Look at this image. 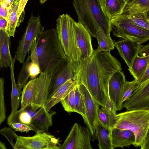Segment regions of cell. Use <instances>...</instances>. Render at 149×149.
Segmentation results:
<instances>
[{"instance_id":"cell-43","label":"cell","mask_w":149,"mask_h":149,"mask_svg":"<svg viewBox=\"0 0 149 149\" xmlns=\"http://www.w3.org/2000/svg\"><path fill=\"white\" fill-rule=\"evenodd\" d=\"M148 79H149V66L147 68L141 79L138 81L142 84Z\"/></svg>"},{"instance_id":"cell-39","label":"cell","mask_w":149,"mask_h":149,"mask_svg":"<svg viewBox=\"0 0 149 149\" xmlns=\"http://www.w3.org/2000/svg\"><path fill=\"white\" fill-rule=\"evenodd\" d=\"M138 54L142 57L149 56V44L145 45H141L139 49Z\"/></svg>"},{"instance_id":"cell-12","label":"cell","mask_w":149,"mask_h":149,"mask_svg":"<svg viewBox=\"0 0 149 149\" xmlns=\"http://www.w3.org/2000/svg\"><path fill=\"white\" fill-rule=\"evenodd\" d=\"M79 61L69 59L67 62L50 76L47 100L50 99L57 89L67 80H73L74 73Z\"/></svg>"},{"instance_id":"cell-16","label":"cell","mask_w":149,"mask_h":149,"mask_svg":"<svg viewBox=\"0 0 149 149\" xmlns=\"http://www.w3.org/2000/svg\"><path fill=\"white\" fill-rule=\"evenodd\" d=\"M109 135L112 149L129 147L135 141L134 134L129 130L113 127L109 131Z\"/></svg>"},{"instance_id":"cell-45","label":"cell","mask_w":149,"mask_h":149,"mask_svg":"<svg viewBox=\"0 0 149 149\" xmlns=\"http://www.w3.org/2000/svg\"><path fill=\"white\" fill-rule=\"evenodd\" d=\"M6 148L5 143L0 140V149H6Z\"/></svg>"},{"instance_id":"cell-6","label":"cell","mask_w":149,"mask_h":149,"mask_svg":"<svg viewBox=\"0 0 149 149\" xmlns=\"http://www.w3.org/2000/svg\"><path fill=\"white\" fill-rule=\"evenodd\" d=\"M75 21L67 14L60 15L56 20V30L65 54L70 60L79 61L81 54L75 35Z\"/></svg>"},{"instance_id":"cell-2","label":"cell","mask_w":149,"mask_h":149,"mask_svg":"<svg viewBox=\"0 0 149 149\" xmlns=\"http://www.w3.org/2000/svg\"><path fill=\"white\" fill-rule=\"evenodd\" d=\"M34 48L41 72L50 76L69 59L62 48L56 29L41 33L35 43Z\"/></svg>"},{"instance_id":"cell-3","label":"cell","mask_w":149,"mask_h":149,"mask_svg":"<svg viewBox=\"0 0 149 149\" xmlns=\"http://www.w3.org/2000/svg\"><path fill=\"white\" fill-rule=\"evenodd\" d=\"M78 19L91 36L95 38L97 30L100 29L110 37V21L103 12L100 0H72Z\"/></svg>"},{"instance_id":"cell-38","label":"cell","mask_w":149,"mask_h":149,"mask_svg":"<svg viewBox=\"0 0 149 149\" xmlns=\"http://www.w3.org/2000/svg\"><path fill=\"white\" fill-rule=\"evenodd\" d=\"M29 71L31 79L36 78L41 72L39 64L31 61L29 66Z\"/></svg>"},{"instance_id":"cell-46","label":"cell","mask_w":149,"mask_h":149,"mask_svg":"<svg viewBox=\"0 0 149 149\" xmlns=\"http://www.w3.org/2000/svg\"><path fill=\"white\" fill-rule=\"evenodd\" d=\"M47 0H39L40 2V3L42 4L46 2Z\"/></svg>"},{"instance_id":"cell-36","label":"cell","mask_w":149,"mask_h":149,"mask_svg":"<svg viewBox=\"0 0 149 149\" xmlns=\"http://www.w3.org/2000/svg\"><path fill=\"white\" fill-rule=\"evenodd\" d=\"M13 129L10 127H5L0 130V134L4 136L13 148L15 149V143L13 142V140H14L16 141L18 136Z\"/></svg>"},{"instance_id":"cell-44","label":"cell","mask_w":149,"mask_h":149,"mask_svg":"<svg viewBox=\"0 0 149 149\" xmlns=\"http://www.w3.org/2000/svg\"><path fill=\"white\" fill-rule=\"evenodd\" d=\"M0 1L9 10L14 3V0H0Z\"/></svg>"},{"instance_id":"cell-7","label":"cell","mask_w":149,"mask_h":149,"mask_svg":"<svg viewBox=\"0 0 149 149\" xmlns=\"http://www.w3.org/2000/svg\"><path fill=\"white\" fill-rule=\"evenodd\" d=\"M114 36L141 45L149 39V31L131 23L122 14L110 21Z\"/></svg>"},{"instance_id":"cell-47","label":"cell","mask_w":149,"mask_h":149,"mask_svg":"<svg viewBox=\"0 0 149 149\" xmlns=\"http://www.w3.org/2000/svg\"><path fill=\"white\" fill-rule=\"evenodd\" d=\"M20 0H14V4H17L19 3Z\"/></svg>"},{"instance_id":"cell-27","label":"cell","mask_w":149,"mask_h":149,"mask_svg":"<svg viewBox=\"0 0 149 149\" xmlns=\"http://www.w3.org/2000/svg\"><path fill=\"white\" fill-rule=\"evenodd\" d=\"M125 15L130 23L149 31V11Z\"/></svg>"},{"instance_id":"cell-14","label":"cell","mask_w":149,"mask_h":149,"mask_svg":"<svg viewBox=\"0 0 149 149\" xmlns=\"http://www.w3.org/2000/svg\"><path fill=\"white\" fill-rule=\"evenodd\" d=\"M125 75L122 71L115 73L110 77L108 84L107 96L109 97L116 111L123 108L122 100Z\"/></svg>"},{"instance_id":"cell-26","label":"cell","mask_w":149,"mask_h":149,"mask_svg":"<svg viewBox=\"0 0 149 149\" xmlns=\"http://www.w3.org/2000/svg\"><path fill=\"white\" fill-rule=\"evenodd\" d=\"M149 11V0H133L128 2L123 14L131 15Z\"/></svg>"},{"instance_id":"cell-9","label":"cell","mask_w":149,"mask_h":149,"mask_svg":"<svg viewBox=\"0 0 149 149\" xmlns=\"http://www.w3.org/2000/svg\"><path fill=\"white\" fill-rule=\"evenodd\" d=\"M36 133L30 137L18 136L15 149H61L58 139L46 132Z\"/></svg>"},{"instance_id":"cell-24","label":"cell","mask_w":149,"mask_h":149,"mask_svg":"<svg viewBox=\"0 0 149 149\" xmlns=\"http://www.w3.org/2000/svg\"><path fill=\"white\" fill-rule=\"evenodd\" d=\"M116 111L114 108L102 107L99 108V119L103 126L109 131L113 128L117 120Z\"/></svg>"},{"instance_id":"cell-22","label":"cell","mask_w":149,"mask_h":149,"mask_svg":"<svg viewBox=\"0 0 149 149\" xmlns=\"http://www.w3.org/2000/svg\"><path fill=\"white\" fill-rule=\"evenodd\" d=\"M10 36L8 31L0 29V67L7 68L10 64Z\"/></svg>"},{"instance_id":"cell-37","label":"cell","mask_w":149,"mask_h":149,"mask_svg":"<svg viewBox=\"0 0 149 149\" xmlns=\"http://www.w3.org/2000/svg\"><path fill=\"white\" fill-rule=\"evenodd\" d=\"M9 126L15 131L21 132H26L27 133L29 131H33V128L30 126L21 123H13Z\"/></svg>"},{"instance_id":"cell-31","label":"cell","mask_w":149,"mask_h":149,"mask_svg":"<svg viewBox=\"0 0 149 149\" xmlns=\"http://www.w3.org/2000/svg\"><path fill=\"white\" fill-rule=\"evenodd\" d=\"M31 62L30 56L29 55L26 61L23 63L22 69L18 75L17 85L18 88L20 89L26 84L30 77L29 66Z\"/></svg>"},{"instance_id":"cell-34","label":"cell","mask_w":149,"mask_h":149,"mask_svg":"<svg viewBox=\"0 0 149 149\" xmlns=\"http://www.w3.org/2000/svg\"><path fill=\"white\" fill-rule=\"evenodd\" d=\"M141 84L135 79L131 81H126L123 89L122 100L123 103L128 98L132 93Z\"/></svg>"},{"instance_id":"cell-4","label":"cell","mask_w":149,"mask_h":149,"mask_svg":"<svg viewBox=\"0 0 149 149\" xmlns=\"http://www.w3.org/2000/svg\"><path fill=\"white\" fill-rule=\"evenodd\" d=\"M117 116L113 127L131 131L135 136L133 145L149 149V109L127 111L118 114Z\"/></svg>"},{"instance_id":"cell-23","label":"cell","mask_w":149,"mask_h":149,"mask_svg":"<svg viewBox=\"0 0 149 149\" xmlns=\"http://www.w3.org/2000/svg\"><path fill=\"white\" fill-rule=\"evenodd\" d=\"M15 58L10 57V68L12 83V90L11 93V111H17L18 108L21 100L22 91L17 87L16 83L14 74V66L15 61Z\"/></svg>"},{"instance_id":"cell-29","label":"cell","mask_w":149,"mask_h":149,"mask_svg":"<svg viewBox=\"0 0 149 149\" xmlns=\"http://www.w3.org/2000/svg\"><path fill=\"white\" fill-rule=\"evenodd\" d=\"M95 136L97 138L100 149H112L110 141L109 131L103 125H98L95 131Z\"/></svg>"},{"instance_id":"cell-1","label":"cell","mask_w":149,"mask_h":149,"mask_svg":"<svg viewBox=\"0 0 149 149\" xmlns=\"http://www.w3.org/2000/svg\"><path fill=\"white\" fill-rule=\"evenodd\" d=\"M121 64L110 51L97 49L88 58L79 61L73 80L82 84L100 105H105L109 80L116 72L122 71Z\"/></svg>"},{"instance_id":"cell-33","label":"cell","mask_w":149,"mask_h":149,"mask_svg":"<svg viewBox=\"0 0 149 149\" xmlns=\"http://www.w3.org/2000/svg\"><path fill=\"white\" fill-rule=\"evenodd\" d=\"M75 112L80 114L84 119L85 116V110L84 100L77 85L74 88Z\"/></svg>"},{"instance_id":"cell-17","label":"cell","mask_w":149,"mask_h":149,"mask_svg":"<svg viewBox=\"0 0 149 149\" xmlns=\"http://www.w3.org/2000/svg\"><path fill=\"white\" fill-rule=\"evenodd\" d=\"M114 45L121 57L130 68L136 56L138 54L140 45L137 43L129 40L122 39L117 41L114 40Z\"/></svg>"},{"instance_id":"cell-13","label":"cell","mask_w":149,"mask_h":149,"mask_svg":"<svg viewBox=\"0 0 149 149\" xmlns=\"http://www.w3.org/2000/svg\"><path fill=\"white\" fill-rule=\"evenodd\" d=\"M127 111L149 109V79L134 90L123 104Z\"/></svg>"},{"instance_id":"cell-5","label":"cell","mask_w":149,"mask_h":149,"mask_svg":"<svg viewBox=\"0 0 149 149\" xmlns=\"http://www.w3.org/2000/svg\"><path fill=\"white\" fill-rule=\"evenodd\" d=\"M50 81L49 75L41 72L38 77L27 83L22 91L21 108L30 106L36 111L43 106L47 100Z\"/></svg>"},{"instance_id":"cell-11","label":"cell","mask_w":149,"mask_h":149,"mask_svg":"<svg viewBox=\"0 0 149 149\" xmlns=\"http://www.w3.org/2000/svg\"><path fill=\"white\" fill-rule=\"evenodd\" d=\"M77 85L84 104L85 116L83 119L89 130L91 135L94 137L97 126L99 125H103L98 116V111L99 105L93 98L84 85Z\"/></svg>"},{"instance_id":"cell-40","label":"cell","mask_w":149,"mask_h":149,"mask_svg":"<svg viewBox=\"0 0 149 149\" xmlns=\"http://www.w3.org/2000/svg\"><path fill=\"white\" fill-rule=\"evenodd\" d=\"M28 0H20L18 4L17 13L18 19L24 12V9Z\"/></svg>"},{"instance_id":"cell-10","label":"cell","mask_w":149,"mask_h":149,"mask_svg":"<svg viewBox=\"0 0 149 149\" xmlns=\"http://www.w3.org/2000/svg\"><path fill=\"white\" fill-rule=\"evenodd\" d=\"M91 140L88 127L76 123L61 145V149H92Z\"/></svg>"},{"instance_id":"cell-15","label":"cell","mask_w":149,"mask_h":149,"mask_svg":"<svg viewBox=\"0 0 149 149\" xmlns=\"http://www.w3.org/2000/svg\"><path fill=\"white\" fill-rule=\"evenodd\" d=\"M74 28L76 41L81 54L80 60H84L91 55L93 52L91 36L81 23L75 22Z\"/></svg>"},{"instance_id":"cell-48","label":"cell","mask_w":149,"mask_h":149,"mask_svg":"<svg viewBox=\"0 0 149 149\" xmlns=\"http://www.w3.org/2000/svg\"><path fill=\"white\" fill-rule=\"evenodd\" d=\"M132 0H130L129 2L131 1H132Z\"/></svg>"},{"instance_id":"cell-35","label":"cell","mask_w":149,"mask_h":149,"mask_svg":"<svg viewBox=\"0 0 149 149\" xmlns=\"http://www.w3.org/2000/svg\"><path fill=\"white\" fill-rule=\"evenodd\" d=\"M4 78L0 77V125L6 118V109L4 95Z\"/></svg>"},{"instance_id":"cell-19","label":"cell","mask_w":149,"mask_h":149,"mask_svg":"<svg viewBox=\"0 0 149 149\" xmlns=\"http://www.w3.org/2000/svg\"><path fill=\"white\" fill-rule=\"evenodd\" d=\"M102 10L110 21L123 14L130 0H100Z\"/></svg>"},{"instance_id":"cell-25","label":"cell","mask_w":149,"mask_h":149,"mask_svg":"<svg viewBox=\"0 0 149 149\" xmlns=\"http://www.w3.org/2000/svg\"><path fill=\"white\" fill-rule=\"evenodd\" d=\"M149 66V56L142 57L137 54L128 70L135 79L139 81Z\"/></svg>"},{"instance_id":"cell-21","label":"cell","mask_w":149,"mask_h":149,"mask_svg":"<svg viewBox=\"0 0 149 149\" xmlns=\"http://www.w3.org/2000/svg\"><path fill=\"white\" fill-rule=\"evenodd\" d=\"M37 110L33 111L30 106L23 109L11 112L7 118V124L9 126L13 123L24 124L30 126L33 118L37 113Z\"/></svg>"},{"instance_id":"cell-8","label":"cell","mask_w":149,"mask_h":149,"mask_svg":"<svg viewBox=\"0 0 149 149\" xmlns=\"http://www.w3.org/2000/svg\"><path fill=\"white\" fill-rule=\"evenodd\" d=\"M44 30L40 16H34L32 13L25 32L19 41L17 47L14 57L15 60L21 63H24L26 56L30 51L32 43L35 39H37Z\"/></svg>"},{"instance_id":"cell-42","label":"cell","mask_w":149,"mask_h":149,"mask_svg":"<svg viewBox=\"0 0 149 149\" xmlns=\"http://www.w3.org/2000/svg\"><path fill=\"white\" fill-rule=\"evenodd\" d=\"M8 21L4 18L0 17V29L8 31Z\"/></svg>"},{"instance_id":"cell-41","label":"cell","mask_w":149,"mask_h":149,"mask_svg":"<svg viewBox=\"0 0 149 149\" xmlns=\"http://www.w3.org/2000/svg\"><path fill=\"white\" fill-rule=\"evenodd\" d=\"M0 17L5 18L8 21L9 19V10L0 1Z\"/></svg>"},{"instance_id":"cell-32","label":"cell","mask_w":149,"mask_h":149,"mask_svg":"<svg viewBox=\"0 0 149 149\" xmlns=\"http://www.w3.org/2000/svg\"><path fill=\"white\" fill-rule=\"evenodd\" d=\"M74 88L61 101L64 109L68 113L75 112Z\"/></svg>"},{"instance_id":"cell-30","label":"cell","mask_w":149,"mask_h":149,"mask_svg":"<svg viewBox=\"0 0 149 149\" xmlns=\"http://www.w3.org/2000/svg\"><path fill=\"white\" fill-rule=\"evenodd\" d=\"M18 3L13 4L9 10L8 31L10 36L14 37L16 28L19 24L17 13Z\"/></svg>"},{"instance_id":"cell-28","label":"cell","mask_w":149,"mask_h":149,"mask_svg":"<svg viewBox=\"0 0 149 149\" xmlns=\"http://www.w3.org/2000/svg\"><path fill=\"white\" fill-rule=\"evenodd\" d=\"M95 38L98 43L97 49L99 51L110 52L114 49V40H112L111 37L107 36L100 29L97 30Z\"/></svg>"},{"instance_id":"cell-18","label":"cell","mask_w":149,"mask_h":149,"mask_svg":"<svg viewBox=\"0 0 149 149\" xmlns=\"http://www.w3.org/2000/svg\"><path fill=\"white\" fill-rule=\"evenodd\" d=\"M55 113V111L51 110L47 111L43 106L37 110L30 126L36 132H47L53 125L52 117Z\"/></svg>"},{"instance_id":"cell-20","label":"cell","mask_w":149,"mask_h":149,"mask_svg":"<svg viewBox=\"0 0 149 149\" xmlns=\"http://www.w3.org/2000/svg\"><path fill=\"white\" fill-rule=\"evenodd\" d=\"M77 85L73 80H67L59 87L53 95L45 102L43 106L45 109L47 111L50 110L72 90Z\"/></svg>"}]
</instances>
